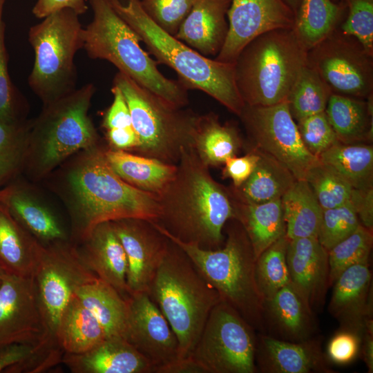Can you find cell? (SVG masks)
I'll return each instance as SVG.
<instances>
[{
    "mask_svg": "<svg viewBox=\"0 0 373 373\" xmlns=\"http://www.w3.org/2000/svg\"><path fill=\"white\" fill-rule=\"evenodd\" d=\"M33 279L43 323V335L31 358L37 372L46 370L62 360L57 330L65 308L80 286L97 276L87 266L79 249L68 240L39 242Z\"/></svg>",
    "mask_w": 373,
    "mask_h": 373,
    "instance_id": "cell-6",
    "label": "cell"
},
{
    "mask_svg": "<svg viewBox=\"0 0 373 373\" xmlns=\"http://www.w3.org/2000/svg\"><path fill=\"white\" fill-rule=\"evenodd\" d=\"M288 242L286 234L283 235L256 260V282L265 302L280 289L290 283L287 262Z\"/></svg>",
    "mask_w": 373,
    "mask_h": 373,
    "instance_id": "cell-40",
    "label": "cell"
},
{
    "mask_svg": "<svg viewBox=\"0 0 373 373\" xmlns=\"http://www.w3.org/2000/svg\"><path fill=\"white\" fill-rule=\"evenodd\" d=\"M260 158V152L256 149L243 156L229 158L224 163L223 178H230L233 181V188L239 187L253 173Z\"/></svg>",
    "mask_w": 373,
    "mask_h": 373,
    "instance_id": "cell-49",
    "label": "cell"
},
{
    "mask_svg": "<svg viewBox=\"0 0 373 373\" xmlns=\"http://www.w3.org/2000/svg\"><path fill=\"white\" fill-rule=\"evenodd\" d=\"M0 203L40 243L68 240L56 213L30 186L12 183L1 189Z\"/></svg>",
    "mask_w": 373,
    "mask_h": 373,
    "instance_id": "cell-20",
    "label": "cell"
},
{
    "mask_svg": "<svg viewBox=\"0 0 373 373\" xmlns=\"http://www.w3.org/2000/svg\"><path fill=\"white\" fill-rule=\"evenodd\" d=\"M253 327L222 300L211 311L190 356L209 373H255Z\"/></svg>",
    "mask_w": 373,
    "mask_h": 373,
    "instance_id": "cell-12",
    "label": "cell"
},
{
    "mask_svg": "<svg viewBox=\"0 0 373 373\" xmlns=\"http://www.w3.org/2000/svg\"><path fill=\"white\" fill-rule=\"evenodd\" d=\"M307 51L293 28L270 30L247 44L234 62L245 104L267 106L287 101L307 65Z\"/></svg>",
    "mask_w": 373,
    "mask_h": 373,
    "instance_id": "cell-8",
    "label": "cell"
},
{
    "mask_svg": "<svg viewBox=\"0 0 373 373\" xmlns=\"http://www.w3.org/2000/svg\"><path fill=\"white\" fill-rule=\"evenodd\" d=\"M307 64L334 94L365 99L373 93V54L337 27L307 51Z\"/></svg>",
    "mask_w": 373,
    "mask_h": 373,
    "instance_id": "cell-14",
    "label": "cell"
},
{
    "mask_svg": "<svg viewBox=\"0 0 373 373\" xmlns=\"http://www.w3.org/2000/svg\"><path fill=\"white\" fill-rule=\"evenodd\" d=\"M6 275V273L4 271V270L0 267V285Z\"/></svg>",
    "mask_w": 373,
    "mask_h": 373,
    "instance_id": "cell-58",
    "label": "cell"
},
{
    "mask_svg": "<svg viewBox=\"0 0 373 373\" xmlns=\"http://www.w3.org/2000/svg\"><path fill=\"white\" fill-rule=\"evenodd\" d=\"M361 224L350 201L341 206L323 211L317 238L329 251L334 245L350 236Z\"/></svg>",
    "mask_w": 373,
    "mask_h": 373,
    "instance_id": "cell-43",
    "label": "cell"
},
{
    "mask_svg": "<svg viewBox=\"0 0 373 373\" xmlns=\"http://www.w3.org/2000/svg\"><path fill=\"white\" fill-rule=\"evenodd\" d=\"M125 340L153 367V370L180 358L179 342L169 322L146 291L131 294Z\"/></svg>",
    "mask_w": 373,
    "mask_h": 373,
    "instance_id": "cell-15",
    "label": "cell"
},
{
    "mask_svg": "<svg viewBox=\"0 0 373 373\" xmlns=\"http://www.w3.org/2000/svg\"><path fill=\"white\" fill-rule=\"evenodd\" d=\"M305 180L323 210L350 202L354 189L345 180L320 161L310 169Z\"/></svg>",
    "mask_w": 373,
    "mask_h": 373,
    "instance_id": "cell-42",
    "label": "cell"
},
{
    "mask_svg": "<svg viewBox=\"0 0 373 373\" xmlns=\"http://www.w3.org/2000/svg\"><path fill=\"white\" fill-rule=\"evenodd\" d=\"M283 1L291 9L295 15L300 0H283Z\"/></svg>",
    "mask_w": 373,
    "mask_h": 373,
    "instance_id": "cell-57",
    "label": "cell"
},
{
    "mask_svg": "<svg viewBox=\"0 0 373 373\" xmlns=\"http://www.w3.org/2000/svg\"><path fill=\"white\" fill-rule=\"evenodd\" d=\"M256 355L262 372L271 373H308L329 370L320 346L309 339L289 342L262 336Z\"/></svg>",
    "mask_w": 373,
    "mask_h": 373,
    "instance_id": "cell-25",
    "label": "cell"
},
{
    "mask_svg": "<svg viewBox=\"0 0 373 373\" xmlns=\"http://www.w3.org/2000/svg\"><path fill=\"white\" fill-rule=\"evenodd\" d=\"M30 27L34 63L28 84L43 105L76 89L75 57L84 46V28L70 9L55 12Z\"/></svg>",
    "mask_w": 373,
    "mask_h": 373,
    "instance_id": "cell-11",
    "label": "cell"
},
{
    "mask_svg": "<svg viewBox=\"0 0 373 373\" xmlns=\"http://www.w3.org/2000/svg\"><path fill=\"white\" fill-rule=\"evenodd\" d=\"M359 332L346 328L333 336L327 345L329 358L338 364H346L354 359L362 342Z\"/></svg>",
    "mask_w": 373,
    "mask_h": 373,
    "instance_id": "cell-48",
    "label": "cell"
},
{
    "mask_svg": "<svg viewBox=\"0 0 373 373\" xmlns=\"http://www.w3.org/2000/svg\"><path fill=\"white\" fill-rule=\"evenodd\" d=\"M325 114L338 142L358 144L372 136V96L360 99L332 93Z\"/></svg>",
    "mask_w": 373,
    "mask_h": 373,
    "instance_id": "cell-27",
    "label": "cell"
},
{
    "mask_svg": "<svg viewBox=\"0 0 373 373\" xmlns=\"http://www.w3.org/2000/svg\"><path fill=\"white\" fill-rule=\"evenodd\" d=\"M363 342L362 343V354L363 360L367 367L368 372H373V336L372 332L364 331Z\"/></svg>",
    "mask_w": 373,
    "mask_h": 373,
    "instance_id": "cell-56",
    "label": "cell"
},
{
    "mask_svg": "<svg viewBox=\"0 0 373 373\" xmlns=\"http://www.w3.org/2000/svg\"><path fill=\"white\" fill-rule=\"evenodd\" d=\"M287 262L290 283L312 309L329 286L327 251L316 237L289 239Z\"/></svg>",
    "mask_w": 373,
    "mask_h": 373,
    "instance_id": "cell-19",
    "label": "cell"
},
{
    "mask_svg": "<svg viewBox=\"0 0 373 373\" xmlns=\"http://www.w3.org/2000/svg\"><path fill=\"white\" fill-rule=\"evenodd\" d=\"M61 362L73 373H152L153 369L146 358L121 338H106L82 354H64Z\"/></svg>",
    "mask_w": 373,
    "mask_h": 373,
    "instance_id": "cell-24",
    "label": "cell"
},
{
    "mask_svg": "<svg viewBox=\"0 0 373 373\" xmlns=\"http://www.w3.org/2000/svg\"><path fill=\"white\" fill-rule=\"evenodd\" d=\"M281 202L288 239L317 238L323 209L305 180H296Z\"/></svg>",
    "mask_w": 373,
    "mask_h": 373,
    "instance_id": "cell-33",
    "label": "cell"
},
{
    "mask_svg": "<svg viewBox=\"0 0 373 373\" xmlns=\"http://www.w3.org/2000/svg\"><path fill=\"white\" fill-rule=\"evenodd\" d=\"M157 198L154 222L175 238L202 249L221 247L225 224L236 219V202L192 147L182 150L175 173Z\"/></svg>",
    "mask_w": 373,
    "mask_h": 373,
    "instance_id": "cell-2",
    "label": "cell"
},
{
    "mask_svg": "<svg viewBox=\"0 0 373 373\" xmlns=\"http://www.w3.org/2000/svg\"><path fill=\"white\" fill-rule=\"evenodd\" d=\"M196 0H141L149 17L166 32L175 36Z\"/></svg>",
    "mask_w": 373,
    "mask_h": 373,
    "instance_id": "cell-45",
    "label": "cell"
},
{
    "mask_svg": "<svg viewBox=\"0 0 373 373\" xmlns=\"http://www.w3.org/2000/svg\"><path fill=\"white\" fill-rule=\"evenodd\" d=\"M259 152L260 158L253 173L241 186L234 188V193L242 203L256 204L281 199L297 180L280 162Z\"/></svg>",
    "mask_w": 373,
    "mask_h": 373,
    "instance_id": "cell-34",
    "label": "cell"
},
{
    "mask_svg": "<svg viewBox=\"0 0 373 373\" xmlns=\"http://www.w3.org/2000/svg\"><path fill=\"white\" fill-rule=\"evenodd\" d=\"M296 124L305 146L318 157L338 142L325 111L305 117Z\"/></svg>",
    "mask_w": 373,
    "mask_h": 373,
    "instance_id": "cell-46",
    "label": "cell"
},
{
    "mask_svg": "<svg viewBox=\"0 0 373 373\" xmlns=\"http://www.w3.org/2000/svg\"><path fill=\"white\" fill-rule=\"evenodd\" d=\"M32 344L14 343L0 348V372L21 364L29 359L35 352Z\"/></svg>",
    "mask_w": 373,
    "mask_h": 373,
    "instance_id": "cell-54",
    "label": "cell"
},
{
    "mask_svg": "<svg viewBox=\"0 0 373 373\" xmlns=\"http://www.w3.org/2000/svg\"><path fill=\"white\" fill-rule=\"evenodd\" d=\"M57 338L64 354H78L92 350L107 337L95 315L73 294L61 316Z\"/></svg>",
    "mask_w": 373,
    "mask_h": 373,
    "instance_id": "cell-29",
    "label": "cell"
},
{
    "mask_svg": "<svg viewBox=\"0 0 373 373\" xmlns=\"http://www.w3.org/2000/svg\"><path fill=\"white\" fill-rule=\"evenodd\" d=\"M153 223L186 254L223 301L233 307L253 327H262L265 299L256 282V259L240 223V226L229 229L224 247L216 249H205L182 242Z\"/></svg>",
    "mask_w": 373,
    "mask_h": 373,
    "instance_id": "cell-9",
    "label": "cell"
},
{
    "mask_svg": "<svg viewBox=\"0 0 373 373\" xmlns=\"http://www.w3.org/2000/svg\"><path fill=\"white\" fill-rule=\"evenodd\" d=\"M265 309L287 338L296 342L309 339L313 328L312 310L291 283L266 300Z\"/></svg>",
    "mask_w": 373,
    "mask_h": 373,
    "instance_id": "cell-35",
    "label": "cell"
},
{
    "mask_svg": "<svg viewBox=\"0 0 373 373\" xmlns=\"http://www.w3.org/2000/svg\"><path fill=\"white\" fill-rule=\"evenodd\" d=\"M88 3L93 17L83 32V48L88 56L109 61L150 91L173 105L185 107L189 102L187 88L159 70L158 62L142 49L138 35L108 0H88Z\"/></svg>",
    "mask_w": 373,
    "mask_h": 373,
    "instance_id": "cell-7",
    "label": "cell"
},
{
    "mask_svg": "<svg viewBox=\"0 0 373 373\" xmlns=\"http://www.w3.org/2000/svg\"><path fill=\"white\" fill-rule=\"evenodd\" d=\"M236 205V219L244 228L256 259L285 234L281 199Z\"/></svg>",
    "mask_w": 373,
    "mask_h": 373,
    "instance_id": "cell-32",
    "label": "cell"
},
{
    "mask_svg": "<svg viewBox=\"0 0 373 373\" xmlns=\"http://www.w3.org/2000/svg\"><path fill=\"white\" fill-rule=\"evenodd\" d=\"M105 156L113 171L124 182L157 195L173 178L176 171V164L128 151L113 150L107 146Z\"/></svg>",
    "mask_w": 373,
    "mask_h": 373,
    "instance_id": "cell-26",
    "label": "cell"
},
{
    "mask_svg": "<svg viewBox=\"0 0 373 373\" xmlns=\"http://www.w3.org/2000/svg\"><path fill=\"white\" fill-rule=\"evenodd\" d=\"M347 19L339 29L356 38L370 53L373 54V0H347Z\"/></svg>",
    "mask_w": 373,
    "mask_h": 373,
    "instance_id": "cell-44",
    "label": "cell"
},
{
    "mask_svg": "<svg viewBox=\"0 0 373 373\" xmlns=\"http://www.w3.org/2000/svg\"><path fill=\"white\" fill-rule=\"evenodd\" d=\"M242 144L236 126L222 124L213 113L198 115L193 149L206 166L224 164L229 158L236 156Z\"/></svg>",
    "mask_w": 373,
    "mask_h": 373,
    "instance_id": "cell-31",
    "label": "cell"
},
{
    "mask_svg": "<svg viewBox=\"0 0 373 373\" xmlns=\"http://www.w3.org/2000/svg\"><path fill=\"white\" fill-rule=\"evenodd\" d=\"M6 0H0V119L13 121L18 116L15 93L11 82L5 44L3 9Z\"/></svg>",
    "mask_w": 373,
    "mask_h": 373,
    "instance_id": "cell-47",
    "label": "cell"
},
{
    "mask_svg": "<svg viewBox=\"0 0 373 373\" xmlns=\"http://www.w3.org/2000/svg\"><path fill=\"white\" fill-rule=\"evenodd\" d=\"M106 148L101 142L82 150L47 176L66 206L73 233L80 241L103 222L126 218L155 222L158 217L157 195L121 179L106 160Z\"/></svg>",
    "mask_w": 373,
    "mask_h": 373,
    "instance_id": "cell-1",
    "label": "cell"
},
{
    "mask_svg": "<svg viewBox=\"0 0 373 373\" xmlns=\"http://www.w3.org/2000/svg\"><path fill=\"white\" fill-rule=\"evenodd\" d=\"M372 240V231L361 224L350 236L327 251L329 286L347 268L369 262Z\"/></svg>",
    "mask_w": 373,
    "mask_h": 373,
    "instance_id": "cell-41",
    "label": "cell"
},
{
    "mask_svg": "<svg viewBox=\"0 0 373 373\" xmlns=\"http://www.w3.org/2000/svg\"><path fill=\"white\" fill-rule=\"evenodd\" d=\"M361 224L372 231L373 229V188L354 189L350 199Z\"/></svg>",
    "mask_w": 373,
    "mask_h": 373,
    "instance_id": "cell-53",
    "label": "cell"
},
{
    "mask_svg": "<svg viewBox=\"0 0 373 373\" xmlns=\"http://www.w3.org/2000/svg\"><path fill=\"white\" fill-rule=\"evenodd\" d=\"M153 373H209L206 367L191 356L180 358L165 365L156 367Z\"/></svg>",
    "mask_w": 373,
    "mask_h": 373,
    "instance_id": "cell-55",
    "label": "cell"
},
{
    "mask_svg": "<svg viewBox=\"0 0 373 373\" xmlns=\"http://www.w3.org/2000/svg\"><path fill=\"white\" fill-rule=\"evenodd\" d=\"M256 149L285 166L297 180L319 162L305 146L287 101L267 106L245 104L238 116Z\"/></svg>",
    "mask_w": 373,
    "mask_h": 373,
    "instance_id": "cell-13",
    "label": "cell"
},
{
    "mask_svg": "<svg viewBox=\"0 0 373 373\" xmlns=\"http://www.w3.org/2000/svg\"><path fill=\"white\" fill-rule=\"evenodd\" d=\"M332 93L316 71L307 64L287 99L289 111L295 122L324 112Z\"/></svg>",
    "mask_w": 373,
    "mask_h": 373,
    "instance_id": "cell-39",
    "label": "cell"
},
{
    "mask_svg": "<svg viewBox=\"0 0 373 373\" xmlns=\"http://www.w3.org/2000/svg\"><path fill=\"white\" fill-rule=\"evenodd\" d=\"M111 92L113 100L104 115L102 126L105 131L132 126L129 108L122 90L113 85Z\"/></svg>",
    "mask_w": 373,
    "mask_h": 373,
    "instance_id": "cell-50",
    "label": "cell"
},
{
    "mask_svg": "<svg viewBox=\"0 0 373 373\" xmlns=\"http://www.w3.org/2000/svg\"><path fill=\"white\" fill-rule=\"evenodd\" d=\"M341 12V8L332 0H300L292 28L309 50L338 27Z\"/></svg>",
    "mask_w": 373,
    "mask_h": 373,
    "instance_id": "cell-37",
    "label": "cell"
},
{
    "mask_svg": "<svg viewBox=\"0 0 373 373\" xmlns=\"http://www.w3.org/2000/svg\"><path fill=\"white\" fill-rule=\"evenodd\" d=\"M113 83L125 97L140 140L135 154L177 164L182 150L193 148L199 115L171 104L120 72Z\"/></svg>",
    "mask_w": 373,
    "mask_h": 373,
    "instance_id": "cell-10",
    "label": "cell"
},
{
    "mask_svg": "<svg viewBox=\"0 0 373 373\" xmlns=\"http://www.w3.org/2000/svg\"><path fill=\"white\" fill-rule=\"evenodd\" d=\"M63 9H70L79 16L87 12L88 6L86 0H37L32 12L36 17L44 19Z\"/></svg>",
    "mask_w": 373,
    "mask_h": 373,
    "instance_id": "cell-51",
    "label": "cell"
},
{
    "mask_svg": "<svg viewBox=\"0 0 373 373\" xmlns=\"http://www.w3.org/2000/svg\"><path fill=\"white\" fill-rule=\"evenodd\" d=\"M318 160L345 180L354 189H363L372 186V146L337 142L322 153Z\"/></svg>",
    "mask_w": 373,
    "mask_h": 373,
    "instance_id": "cell-36",
    "label": "cell"
},
{
    "mask_svg": "<svg viewBox=\"0 0 373 373\" xmlns=\"http://www.w3.org/2000/svg\"><path fill=\"white\" fill-rule=\"evenodd\" d=\"M74 294L95 315L107 338L125 339L127 302L114 287L97 278L78 287Z\"/></svg>",
    "mask_w": 373,
    "mask_h": 373,
    "instance_id": "cell-30",
    "label": "cell"
},
{
    "mask_svg": "<svg viewBox=\"0 0 373 373\" xmlns=\"http://www.w3.org/2000/svg\"><path fill=\"white\" fill-rule=\"evenodd\" d=\"M43 332L32 278L6 274L0 285V348L14 343L36 346Z\"/></svg>",
    "mask_w": 373,
    "mask_h": 373,
    "instance_id": "cell-18",
    "label": "cell"
},
{
    "mask_svg": "<svg viewBox=\"0 0 373 373\" xmlns=\"http://www.w3.org/2000/svg\"><path fill=\"white\" fill-rule=\"evenodd\" d=\"M81 242L82 246L78 249L87 266L98 278L111 285L126 299L129 296L127 260L112 222L97 224Z\"/></svg>",
    "mask_w": 373,
    "mask_h": 373,
    "instance_id": "cell-21",
    "label": "cell"
},
{
    "mask_svg": "<svg viewBox=\"0 0 373 373\" xmlns=\"http://www.w3.org/2000/svg\"><path fill=\"white\" fill-rule=\"evenodd\" d=\"M107 146L113 150L135 152L140 146V138L133 126L105 131Z\"/></svg>",
    "mask_w": 373,
    "mask_h": 373,
    "instance_id": "cell-52",
    "label": "cell"
},
{
    "mask_svg": "<svg viewBox=\"0 0 373 373\" xmlns=\"http://www.w3.org/2000/svg\"><path fill=\"white\" fill-rule=\"evenodd\" d=\"M147 293L175 334L180 358L190 356L211 311L222 300L218 292L171 240Z\"/></svg>",
    "mask_w": 373,
    "mask_h": 373,
    "instance_id": "cell-5",
    "label": "cell"
},
{
    "mask_svg": "<svg viewBox=\"0 0 373 373\" xmlns=\"http://www.w3.org/2000/svg\"><path fill=\"white\" fill-rule=\"evenodd\" d=\"M294 16L283 0H231L227 14V34L215 59L234 64L244 47L258 36L292 28Z\"/></svg>",
    "mask_w": 373,
    "mask_h": 373,
    "instance_id": "cell-17",
    "label": "cell"
},
{
    "mask_svg": "<svg viewBox=\"0 0 373 373\" xmlns=\"http://www.w3.org/2000/svg\"><path fill=\"white\" fill-rule=\"evenodd\" d=\"M39 245L0 203V267L4 271L32 277Z\"/></svg>",
    "mask_w": 373,
    "mask_h": 373,
    "instance_id": "cell-28",
    "label": "cell"
},
{
    "mask_svg": "<svg viewBox=\"0 0 373 373\" xmlns=\"http://www.w3.org/2000/svg\"><path fill=\"white\" fill-rule=\"evenodd\" d=\"M126 254L131 294L148 291L171 242L153 222L137 218L111 221Z\"/></svg>",
    "mask_w": 373,
    "mask_h": 373,
    "instance_id": "cell-16",
    "label": "cell"
},
{
    "mask_svg": "<svg viewBox=\"0 0 373 373\" xmlns=\"http://www.w3.org/2000/svg\"><path fill=\"white\" fill-rule=\"evenodd\" d=\"M32 120L0 119V189L23 170Z\"/></svg>",
    "mask_w": 373,
    "mask_h": 373,
    "instance_id": "cell-38",
    "label": "cell"
},
{
    "mask_svg": "<svg viewBox=\"0 0 373 373\" xmlns=\"http://www.w3.org/2000/svg\"><path fill=\"white\" fill-rule=\"evenodd\" d=\"M95 86L88 83L43 105L32 120L23 170L30 178H46L76 153L101 142L88 115Z\"/></svg>",
    "mask_w": 373,
    "mask_h": 373,
    "instance_id": "cell-4",
    "label": "cell"
},
{
    "mask_svg": "<svg viewBox=\"0 0 373 373\" xmlns=\"http://www.w3.org/2000/svg\"><path fill=\"white\" fill-rule=\"evenodd\" d=\"M117 14L135 32L158 64L178 74L186 88L198 89L239 116L245 105L236 83L234 64L210 59L158 26L141 0H108Z\"/></svg>",
    "mask_w": 373,
    "mask_h": 373,
    "instance_id": "cell-3",
    "label": "cell"
},
{
    "mask_svg": "<svg viewBox=\"0 0 373 373\" xmlns=\"http://www.w3.org/2000/svg\"><path fill=\"white\" fill-rule=\"evenodd\" d=\"M231 0H196L175 37L201 55H217L227 30Z\"/></svg>",
    "mask_w": 373,
    "mask_h": 373,
    "instance_id": "cell-22",
    "label": "cell"
},
{
    "mask_svg": "<svg viewBox=\"0 0 373 373\" xmlns=\"http://www.w3.org/2000/svg\"><path fill=\"white\" fill-rule=\"evenodd\" d=\"M371 278L369 262H365L345 269L332 284L329 309L345 328L361 332L370 318Z\"/></svg>",
    "mask_w": 373,
    "mask_h": 373,
    "instance_id": "cell-23",
    "label": "cell"
}]
</instances>
